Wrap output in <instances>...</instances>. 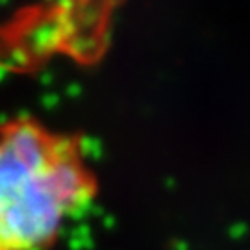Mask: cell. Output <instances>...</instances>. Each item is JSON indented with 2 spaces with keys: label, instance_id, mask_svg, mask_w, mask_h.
Here are the masks:
<instances>
[{
  "label": "cell",
  "instance_id": "obj_1",
  "mask_svg": "<svg viewBox=\"0 0 250 250\" xmlns=\"http://www.w3.org/2000/svg\"><path fill=\"white\" fill-rule=\"evenodd\" d=\"M97 195L80 135L32 117L0 125V250H50Z\"/></svg>",
  "mask_w": 250,
  "mask_h": 250
}]
</instances>
